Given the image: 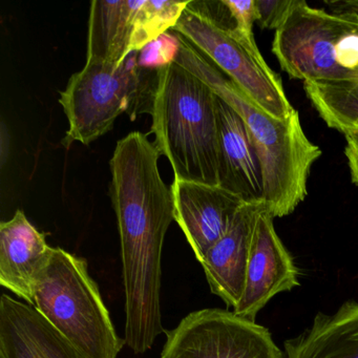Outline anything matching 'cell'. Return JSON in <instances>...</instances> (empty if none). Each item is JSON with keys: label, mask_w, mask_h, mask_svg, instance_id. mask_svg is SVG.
Listing matches in <instances>:
<instances>
[{"label": "cell", "mask_w": 358, "mask_h": 358, "mask_svg": "<svg viewBox=\"0 0 358 358\" xmlns=\"http://www.w3.org/2000/svg\"><path fill=\"white\" fill-rule=\"evenodd\" d=\"M160 156L148 136L133 131L117 142L110 162V196L120 234L124 335L136 343H152L164 332L162 250L175 221V204L159 171Z\"/></svg>", "instance_id": "cell-1"}, {"label": "cell", "mask_w": 358, "mask_h": 358, "mask_svg": "<svg viewBox=\"0 0 358 358\" xmlns=\"http://www.w3.org/2000/svg\"><path fill=\"white\" fill-rule=\"evenodd\" d=\"M176 64L204 81L244 121L255 143L263 173V204L275 217L291 215L308 194V178L322 156L320 146L303 131L299 113L290 120L273 118L257 106L229 77L183 36Z\"/></svg>", "instance_id": "cell-2"}, {"label": "cell", "mask_w": 358, "mask_h": 358, "mask_svg": "<svg viewBox=\"0 0 358 358\" xmlns=\"http://www.w3.org/2000/svg\"><path fill=\"white\" fill-rule=\"evenodd\" d=\"M217 99L204 81L176 62L158 71L152 131L175 179L219 185Z\"/></svg>", "instance_id": "cell-3"}, {"label": "cell", "mask_w": 358, "mask_h": 358, "mask_svg": "<svg viewBox=\"0 0 358 358\" xmlns=\"http://www.w3.org/2000/svg\"><path fill=\"white\" fill-rule=\"evenodd\" d=\"M32 306L85 358H118L124 347L83 257L52 247L35 276Z\"/></svg>", "instance_id": "cell-4"}, {"label": "cell", "mask_w": 358, "mask_h": 358, "mask_svg": "<svg viewBox=\"0 0 358 358\" xmlns=\"http://www.w3.org/2000/svg\"><path fill=\"white\" fill-rule=\"evenodd\" d=\"M138 57L139 52H133L120 66L87 62L72 75L59 98L69 121L64 148L75 142L89 145L110 131L123 113L131 120L150 114L158 71L140 68Z\"/></svg>", "instance_id": "cell-5"}, {"label": "cell", "mask_w": 358, "mask_h": 358, "mask_svg": "<svg viewBox=\"0 0 358 358\" xmlns=\"http://www.w3.org/2000/svg\"><path fill=\"white\" fill-rule=\"evenodd\" d=\"M272 53L282 71L303 83L358 81V24L294 0Z\"/></svg>", "instance_id": "cell-6"}, {"label": "cell", "mask_w": 358, "mask_h": 358, "mask_svg": "<svg viewBox=\"0 0 358 358\" xmlns=\"http://www.w3.org/2000/svg\"><path fill=\"white\" fill-rule=\"evenodd\" d=\"M171 31L183 36L270 116L288 121L296 114L282 81L261 52L247 48L196 3L190 1Z\"/></svg>", "instance_id": "cell-7"}, {"label": "cell", "mask_w": 358, "mask_h": 358, "mask_svg": "<svg viewBox=\"0 0 358 358\" xmlns=\"http://www.w3.org/2000/svg\"><path fill=\"white\" fill-rule=\"evenodd\" d=\"M161 358H285V353L266 327L227 309L205 308L166 331Z\"/></svg>", "instance_id": "cell-8"}, {"label": "cell", "mask_w": 358, "mask_h": 358, "mask_svg": "<svg viewBox=\"0 0 358 358\" xmlns=\"http://www.w3.org/2000/svg\"><path fill=\"white\" fill-rule=\"evenodd\" d=\"M299 271L274 227L273 217L264 208L253 230L244 291L234 312L257 322V314L278 293L299 286Z\"/></svg>", "instance_id": "cell-9"}, {"label": "cell", "mask_w": 358, "mask_h": 358, "mask_svg": "<svg viewBox=\"0 0 358 358\" xmlns=\"http://www.w3.org/2000/svg\"><path fill=\"white\" fill-rule=\"evenodd\" d=\"M171 189L175 221L201 263L229 229L245 202L220 185L175 179Z\"/></svg>", "instance_id": "cell-10"}, {"label": "cell", "mask_w": 358, "mask_h": 358, "mask_svg": "<svg viewBox=\"0 0 358 358\" xmlns=\"http://www.w3.org/2000/svg\"><path fill=\"white\" fill-rule=\"evenodd\" d=\"M217 180L245 203L263 202L261 161L240 115L217 96Z\"/></svg>", "instance_id": "cell-11"}, {"label": "cell", "mask_w": 358, "mask_h": 358, "mask_svg": "<svg viewBox=\"0 0 358 358\" xmlns=\"http://www.w3.org/2000/svg\"><path fill=\"white\" fill-rule=\"evenodd\" d=\"M0 358H85L33 306L3 293L0 299Z\"/></svg>", "instance_id": "cell-12"}, {"label": "cell", "mask_w": 358, "mask_h": 358, "mask_svg": "<svg viewBox=\"0 0 358 358\" xmlns=\"http://www.w3.org/2000/svg\"><path fill=\"white\" fill-rule=\"evenodd\" d=\"M263 202L245 203L225 234L207 251L201 262L209 288L227 307L242 297L253 230Z\"/></svg>", "instance_id": "cell-13"}, {"label": "cell", "mask_w": 358, "mask_h": 358, "mask_svg": "<svg viewBox=\"0 0 358 358\" xmlns=\"http://www.w3.org/2000/svg\"><path fill=\"white\" fill-rule=\"evenodd\" d=\"M45 236L22 210L0 224V284L31 306L35 276L52 248Z\"/></svg>", "instance_id": "cell-14"}, {"label": "cell", "mask_w": 358, "mask_h": 358, "mask_svg": "<svg viewBox=\"0 0 358 358\" xmlns=\"http://www.w3.org/2000/svg\"><path fill=\"white\" fill-rule=\"evenodd\" d=\"M285 358H358V301L318 312L310 327L284 343Z\"/></svg>", "instance_id": "cell-15"}, {"label": "cell", "mask_w": 358, "mask_h": 358, "mask_svg": "<svg viewBox=\"0 0 358 358\" xmlns=\"http://www.w3.org/2000/svg\"><path fill=\"white\" fill-rule=\"evenodd\" d=\"M140 0H94L87 36V62L120 66L133 53Z\"/></svg>", "instance_id": "cell-16"}, {"label": "cell", "mask_w": 358, "mask_h": 358, "mask_svg": "<svg viewBox=\"0 0 358 358\" xmlns=\"http://www.w3.org/2000/svg\"><path fill=\"white\" fill-rule=\"evenodd\" d=\"M303 89L330 129L345 136L358 133V81H306Z\"/></svg>", "instance_id": "cell-17"}, {"label": "cell", "mask_w": 358, "mask_h": 358, "mask_svg": "<svg viewBox=\"0 0 358 358\" xmlns=\"http://www.w3.org/2000/svg\"><path fill=\"white\" fill-rule=\"evenodd\" d=\"M190 1L140 0L136 13L133 52L144 47L171 30L179 22Z\"/></svg>", "instance_id": "cell-18"}, {"label": "cell", "mask_w": 358, "mask_h": 358, "mask_svg": "<svg viewBox=\"0 0 358 358\" xmlns=\"http://www.w3.org/2000/svg\"><path fill=\"white\" fill-rule=\"evenodd\" d=\"M222 3L229 13L230 22H231L230 32L232 35L253 52H259L252 31L253 24L259 20L255 0H246V1L222 0Z\"/></svg>", "instance_id": "cell-19"}, {"label": "cell", "mask_w": 358, "mask_h": 358, "mask_svg": "<svg viewBox=\"0 0 358 358\" xmlns=\"http://www.w3.org/2000/svg\"><path fill=\"white\" fill-rule=\"evenodd\" d=\"M179 49V35L165 33L139 52V57H138L139 66L144 70H161L175 62Z\"/></svg>", "instance_id": "cell-20"}, {"label": "cell", "mask_w": 358, "mask_h": 358, "mask_svg": "<svg viewBox=\"0 0 358 358\" xmlns=\"http://www.w3.org/2000/svg\"><path fill=\"white\" fill-rule=\"evenodd\" d=\"M294 0H255L262 28L278 30L286 20Z\"/></svg>", "instance_id": "cell-21"}, {"label": "cell", "mask_w": 358, "mask_h": 358, "mask_svg": "<svg viewBox=\"0 0 358 358\" xmlns=\"http://www.w3.org/2000/svg\"><path fill=\"white\" fill-rule=\"evenodd\" d=\"M345 137V155L349 165L351 180L358 186V133L348 134Z\"/></svg>", "instance_id": "cell-22"}, {"label": "cell", "mask_w": 358, "mask_h": 358, "mask_svg": "<svg viewBox=\"0 0 358 358\" xmlns=\"http://www.w3.org/2000/svg\"><path fill=\"white\" fill-rule=\"evenodd\" d=\"M330 7V12L339 15L345 16L358 24V0H349V1H332L327 3Z\"/></svg>", "instance_id": "cell-23"}]
</instances>
